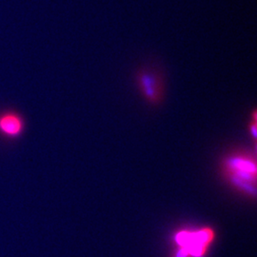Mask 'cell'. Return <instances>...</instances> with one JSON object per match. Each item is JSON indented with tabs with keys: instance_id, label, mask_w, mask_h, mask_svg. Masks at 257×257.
<instances>
[{
	"instance_id": "277c9868",
	"label": "cell",
	"mask_w": 257,
	"mask_h": 257,
	"mask_svg": "<svg viewBox=\"0 0 257 257\" xmlns=\"http://www.w3.org/2000/svg\"><path fill=\"white\" fill-rule=\"evenodd\" d=\"M24 131V121L15 112L0 114V133L8 138H19Z\"/></svg>"
},
{
	"instance_id": "6da1fadb",
	"label": "cell",
	"mask_w": 257,
	"mask_h": 257,
	"mask_svg": "<svg viewBox=\"0 0 257 257\" xmlns=\"http://www.w3.org/2000/svg\"><path fill=\"white\" fill-rule=\"evenodd\" d=\"M227 179L241 192L255 196L256 194V160L248 152H235L227 156L222 163Z\"/></svg>"
},
{
	"instance_id": "3957f363",
	"label": "cell",
	"mask_w": 257,
	"mask_h": 257,
	"mask_svg": "<svg viewBox=\"0 0 257 257\" xmlns=\"http://www.w3.org/2000/svg\"><path fill=\"white\" fill-rule=\"evenodd\" d=\"M138 87L142 96L150 103H159L163 97V81L153 70H144L138 74Z\"/></svg>"
},
{
	"instance_id": "7a4b0ae2",
	"label": "cell",
	"mask_w": 257,
	"mask_h": 257,
	"mask_svg": "<svg viewBox=\"0 0 257 257\" xmlns=\"http://www.w3.org/2000/svg\"><path fill=\"white\" fill-rule=\"evenodd\" d=\"M214 238L215 233L210 227L178 230L173 237L176 248L174 257H205Z\"/></svg>"
}]
</instances>
